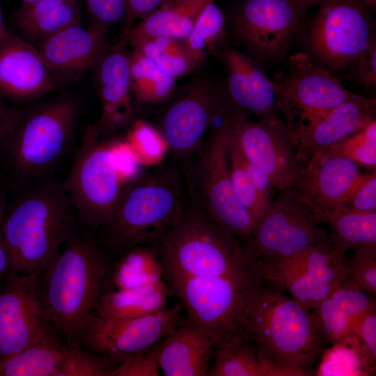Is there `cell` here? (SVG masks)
<instances>
[{
  "label": "cell",
  "mask_w": 376,
  "mask_h": 376,
  "mask_svg": "<svg viewBox=\"0 0 376 376\" xmlns=\"http://www.w3.org/2000/svg\"><path fill=\"white\" fill-rule=\"evenodd\" d=\"M243 327L249 339L294 376L312 375L327 346L311 311L262 277L244 294Z\"/></svg>",
  "instance_id": "cell-1"
},
{
  "label": "cell",
  "mask_w": 376,
  "mask_h": 376,
  "mask_svg": "<svg viewBox=\"0 0 376 376\" xmlns=\"http://www.w3.org/2000/svg\"><path fill=\"white\" fill-rule=\"evenodd\" d=\"M107 266L92 241L71 234L58 256L38 277L39 301L57 334L69 343L81 340L95 318Z\"/></svg>",
  "instance_id": "cell-2"
},
{
  "label": "cell",
  "mask_w": 376,
  "mask_h": 376,
  "mask_svg": "<svg viewBox=\"0 0 376 376\" xmlns=\"http://www.w3.org/2000/svg\"><path fill=\"white\" fill-rule=\"evenodd\" d=\"M72 208L63 185L53 180L37 182L7 205L3 237L10 270L42 272L72 234Z\"/></svg>",
  "instance_id": "cell-3"
},
{
  "label": "cell",
  "mask_w": 376,
  "mask_h": 376,
  "mask_svg": "<svg viewBox=\"0 0 376 376\" xmlns=\"http://www.w3.org/2000/svg\"><path fill=\"white\" fill-rule=\"evenodd\" d=\"M194 202L159 240L165 277L229 276L258 267L250 247Z\"/></svg>",
  "instance_id": "cell-4"
},
{
  "label": "cell",
  "mask_w": 376,
  "mask_h": 376,
  "mask_svg": "<svg viewBox=\"0 0 376 376\" xmlns=\"http://www.w3.org/2000/svg\"><path fill=\"white\" fill-rule=\"evenodd\" d=\"M261 276L259 268L229 276H166L187 319L209 338L214 349L249 339L243 327V300L247 289Z\"/></svg>",
  "instance_id": "cell-5"
},
{
  "label": "cell",
  "mask_w": 376,
  "mask_h": 376,
  "mask_svg": "<svg viewBox=\"0 0 376 376\" xmlns=\"http://www.w3.org/2000/svg\"><path fill=\"white\" fill-rule=\"evenodd\" d=\"M185 205L179 181L171 171L146 177L126 187L104 227L116 247L128 249L157 241L178 221Z\"/></svg>",
  "instance_id": "cell-6"
},
{
  "label": "cell",
  "mask_w": 376,
  "mask_h": 376,
  "mask_svg": "<svg viewBox=\"0 0 376 376\" xmlns=\"http://www.w3.org/2000/svg\"><path fill=\"white\" fill-rule=\"evenodd\" d=\"M117 143L104 141L95 124L88 125L63 187L79 219L104 228L125 189Z\"/></svg>",
  "instance_id": "cell-7"
},
{
  "label": "cell",
  "mask_w": 376,
  "mask_h": 376,
  "mask_svg": "<svg viewBox=\"0 0 376 376\" xmlns=\"http://www.w3.org/2000/svg\"><path fill=\"white\" fill-rule=\"evenodd\" d=\"M79 106L75 96L63 95L24 109L6 138L9 161L17 173L39 177L53 169L73 142Z\"/></svg>",
  "instance_id": "cell-8"
},
{
  "label": "cell",
  "mask_w": 376,
  "mask_h": 376,
  "mask_svg": "<svg viewBox=\"0 0 376 376\" xmlns=\"http://www.w3.org/2000/svg\"><path fill=\"white\" fill-rule=\"evenodd\" d=\"M306 33L309 56L325 69L347 68L375 40L373 21L362 0H323Z\"/></svg>",
  "instance_id": "cell-9"
},
{
  "label": "cell",
  "mask_w": 376,
  "mask_h": 376,
  "mask_svg": "<svg viewBox=\"0 0 376 376\" xmlns=\"http://www.w3.org/2000/svg\"><path fill=\"white\" fill-rule=\"evenodd\" d=\"M286 61L285 70L271 81L279 111L289 127L295 117L299 121L295 127L307 124L355 95L307 52L293 54Z\"/></svg>",
  "instance_id": "cell-10"
},
{
  "label": "cell",
  "mask_w": 376,
  "mask_h": 376,
  "mask_svg": "<svg viewBox=\"0 0 376 376\" xmlns=\"http://www.w3.org/2000/svg\"><path fill=\"white\" fill-rule=\"evenodd\" d=\"M292 189L280 191L256 223L247 241L254 257L270 263L331 240Z\"/></svg>",
  "instance_id": "cell-11"
},
{
  "label": "cell",
  "mask_w": 376,
  "mask_h": 376,
  "mask_svg": "<svg viewBox=\"0 0 376 376\" xmlns=\"http://www.w3.org/2000/svg\"><path fill=\"white\" fill-rule=\"evenodd\" d=\"M199 149L191 177L196 203L214 221L247 242L255 221L233 185L224 123Z\"/></svg>",
  "instance_id": "cell-12"
},
{
  "label": "cell",
  "mask_w": 376,
  "mask_h": 376,
  "mask_svg": "<svg viewBox=\"0 0 376 376\" xmlns=\"http://www.w3.org/2000/svg\"><path fill=\"white\" fill-rule=\"evenodd\" d=\"M38 275L10 270L0 286V365L30 347L61 341L39 301Z\"/></svg>",
  "instance_id": "cell-13"
},
{
  "label": "cell",
  "mask_w": 376,
  "mask_h": 376,
  "mask_svg": "<svg viewBox=\"0 0 376 376\" xmlns=\"http://www.w3.org/2000/svg\"><path fill=\"white\" fill-rule=\"evenodd\" d=\"M224 122L243 155L267 175L272 187L279 191L292 189L300 164L283 117L254 121L229 110Z\"/></svg>",
  "instance_id": "cell-14"
},
{
  "label": "cell",
  "mask_w": 376,
  "mask_h": 376,
  "mask_svg": "<svg viewBox=\"0 0 376 376\" xmlns=\"http://www.w3.org/2000/svg\"><path fill=\"white\" fill-rule=\"evenodd\" d=\"M303 14L291 0H240L230 26L257 62L286 61Z\"/></svg>",
  "instance_id": "cell-15"
},
{
  "label": "cell",
  "mask_w": 376,
  "mask_h": 376,
  "mask_svg": "<svg viewBox=\"0 0 376 376\" xmlns=\"http://www.w3.org/2000/svg\"><path fill=\"white\" fill-rule=\"evenodd\" d=\"M184 320L180 303L140 317L112 320L95 317L80 345L118 364L158 343Z\"/></svg>",
  "instance_id": "cell-16"
},
{
  "label": "cell",
  "mask_w": 376,
  "mask_h": 376,
  "mask_svg": "<svg viewBox=\"0 0 376 376\" xmlns=\"http://www.w3.org/2000/svg\"><path fill=\"white\" fill-rule=\"evenodd\" d=\"M308 158L299 166L292 189L318 220L347 201L363 173L354 161L326 149Z\"/></svg>",
  "instance_id": "cell-17"
},
{
  "label": "cell",
  "mask_w": 376,
  "mask_h": 376,
  "mask_svg": "<svg viewBox=\"0 0 376 376\" xmlns=\"http://www.w3.org/2000/svg\"><path fill=\"white\" fill-rule=\"evenodd\" d=\"M228 109L224 86L198 81L166 111L163 137L173 151L187 154L198 146L214 117Z\"/></svg>",
  "instance_id": "cell-18"
},
{
  "label": "cell",
  "mask_w": 376,
  "mask_h": 376,
  "mask_svg": "<svg viewBox=\"0 0 376 376\" xmlns=\"http://www.w3.org/2000/svg\"><path fill=\"white\" fill-rule=\"evenodd\" d=\"M111 359L62 341L30 347L0 365V376H113Z\"/></svg>",
  "instance_id": "cell-19"
},
{
  "label": "cell",
  "mask_w": 376,
  "mask_h": 376,
  "mask_svg": "<svg viewBox=\"0 0 376 376\" xmlns=\"http://www.w3.org/2000/svg\"><path fill=\"white\" fill-rule=\"evenodd\" d=\"M109 30L73 24L39 45V52L57 85L74 81L95 68L109 50Z\"/></svg>",
  "instance_id": "cell-20"
},
{
  "label": "cell",
  "mask_w": 376,
  "mask_h": 376,
  "mask_svg": "<svg viewBox=\"0 0 376 376\" xmlns=\"http://www.w3.org/2000/svg\"><path fill=\"white\" fill-rule=\"evenodd\" d=\"M38 47L8 31L0 41V96L29 101L58 88Z\"/></svg>",
  "instance_id": "cell-21"
},
{
  "label": "cell",
  "mask_w": 376,
  "mask_h": 376,
  "mask_svg": "<svg viewBox=\"0 0 376 376\" xmlns=\"http://www.w3.org/2000/svg\"><path fill=\"white\" fill-rule=\"evenodd\" d=\"M222 58L227 70L224 88L230 111L258 119L282 117L271 79L258 62L231 47L224 49Z\"/></svg>",
  "instance_id": "cell-22"
},
{
  "label": "cell",
  "mask_w": 376,
  "mask_h": 376,
  "mask_svg": "<svg viewBox=\"0 0 376 376\" xmlns=\"http://www.w3.org/2000/svg\"><path fill=\"white\" fill-rule=\"evenodd\" d=\"M375 99L355 94L322 117L291 129L298 156L309 157L357 131L375 118Z\"/></svg>",
  "instance_id": "cell-23"
},
{
  "label": "cell",
  "mask_w": 376,
  "mask_h": 376,
  "mask_svg": "<svg viewBox=\"0 0 376 376\" xmlns=\"http://www.w3.org/2000/svg\"><path fill=\"white\" fill-rule=\"evenodd\" d=\"M95 69L102 106L101 116L95 125L102 136L124 126L133 116L130 54L120 47L109 49Z\"/></svg>",
  "instance_id": "cell-24"
},
{
  "label": "cell",
  "mask_w": 376,
  "mask_h": 376,
  "mask_svg": "<svg viewBox=\"0 0 376 376\" xmlns=\"http://www.w3.org/2000/svg\"><path fill=\"white\" fill-rule=\"evenodd\" d=\"M347 249L332 239L311 246L291 257L270 263L259 262L265 279L301 274L336 288L347 275Z\"/></svg>",
  "instance_id": "cell-25"
},
{
  "label": "cell",
  "mask_w": 376,
  "mask_h": 376,
  "mask_svg": "<svg viewBox=\"0 0 376 376\" xmlns=\"http://www.w3.org/2000/svg\"><path fill=\"white\" fill-rule=\"evenodd\" d=\"M213 345L187 318L158 343L159 368L166 376H204L210 366Z\"/></svg>",
  "instance_id": "cell-26"
},
{
  "label": "cell",
  "mask_w": 376,
  "mask_h": 376,
  "mask_svg": "<svg viewBox=\"0 0 376 376\" xmlns=\"http://www.w3.org/2000/svg\"><path fill=\"white\" fill-rule=\"evenodd\" d=\"M210 0H170L141 18L126 34L130 44L165 36L186 40Z\"/></svg>",
  "instance_id": "cell-27"
},
{
  "label": "cell",
  "mask_w": 376,
  "mask_h": 376,
  "mask_svg": "<svg viewBox=\"0 0 376 376\" xmlns=\"http://www.w3.org/2000/svg\"><path fill=\"white\" fill-rule=\"evenodd\" d=\"M80 3L75 0H38L22 4L15 14L21 33L39 45L65 28L80 23Z\"/></svg>",
  "instance_id": "cell-28"
},
{
  "label": "cell",
  "mask_w": 376,
  "mask_h": 376,
  "mask_svg": "<svg viewBox=\"0 0 376 376\" xmlns=\"http://www.w3.org/2000/svg\"><path fill=\"white\" fill-rule=\"evenodd\" d=\"M170 295L164 281L101 294L95 315L104 320L140 317L166 308Z\"/></svg>",
  "instance_id": "cell-29"
},
{
  "label": "cell",
  "mask_w": 376,
  "mask_h": 376,
  "mask_svg": "<svg viewBox=\"0 0 376 376\" xmlns=\"http://www.w3.org/2000/svg\"><path fill=\"white\" fill-rule=\"evenodd\" d=\"M210 376H294L266 355L250 339L216 349Z\"/></svg>",
  "instance_id": "cell-30"
},
{
  "label": "cell",
  "mask_w": 376,
  "mask_h": 376,
  "mask_svg": "<svg viewBox=\"0 0 376 376\" xmlns=\"http://www.w3.org/2000/svg\"><path fill=\"white\" fill-rule=\"evenodd\" d=\"M331 228L334 241L347 249L376 245V212H359L340 205L318 219Z\"/></svg>",
  "instance_id": "cell-31"
},
{
  "label": "cell",
  "mask_w": 376,
  "mask_h": 376,
  "mask_svg": "<svg viewBox=\"0 0 376 376\" xmlns=\"http://www.w3.org/2000/svg\"><path fill=\"white\" fill-rule=\"evenodd\" d=\"M111 274L113 290L140 287L162 281L164 269L159 253L143 245L126 250Z\"/></svg>",
  "instance_id": "cell-32"
},
{
  "label": "cell",
  "mask_w": 376,
  "mask_h": 376,
  "mask_svg": "<svg viewBox=\"0 0 376 376\" xmlns=\"http://www.w3.org/2000/svg\"><path fill=\"white\" fill-rule=\"evenodd\" d=\"M130 70L132 92L139 101L159 102L175 88V79L136 49L130 54Z\"/></svg>",
  "instance_id": "cell-33"
},
{
  "label": "cell",
  "mask_w": 376,
  "mask_h": 376,
  "mask_svg": "<svg viewBox=\"0 0 376 376\" xmlns=\"http://www.w3.org/2000/svg\"><path fill=\"white\" fill-rule=\"evenodd\" d=\"M132 47L174 79L189 74L199 64L185 40L160 36L143 40Z\"/></svg>",
  "instance_id": "cell-34"
},
{
  "label": "cell",
  "mask_w": 376,
  "mask_h": 376,
  "mask_svg": "<svg viewBox=\"0 0 376 376\" xmlns=\"http://www.w3.org/2000/svg\"><path fill=\"white\" fill-rule=\"evenodd\" d=\"M225 16L214 0H210L200 13L185 43L200 63L225 33Z\"/></svg>",
  "instance_id": "cell-35"
},
{
  "label": "cell",
  "mask_w": 376,
  "mask_h": 376,
  "mask_svg": "<svg viewBox=\"0 0 376 376\" xmlns=\"http://www.w3.org/2000/svg\"><path fill=\"white\" fill-rule=\"evenodd\" d=\"M226 150L230 178L235 191L240 202L248 210L255 224L266 208L249 174L243 166L239 148L225 122Z\"/></svg>",
  "instance_id": "cell-36"
},
{
  "label": "cell",
  "mask_w": 376,
  "mask_h": 376,
  "mask_svg": "<svg viewBox=\"0 0 376 376\" xmlns=\"http://www.w3.org/2000/svg\"><path fill=\"white\" fill-rule=\"evenodd\" d=\"M325 149L332 153L345 157L359 165L375 169V118L338 143Z\"/></svg>",
  "instance_id": "cell-37"
},
{
  "label": "cell",
  "mask_w": 376,
  "mask_h": 376,
  "mask_svg": "<svg viewBox=\"0 0 376 376\" xmlns=\"http://www.w3.org/2000/svg\"><path fill=\"white\" fill-rule=\"evenodd\" d=\"M324 343L334 345L349 336L352 318L330 295L311 311Z\"/></svg>",
  "instance_id": "cell-38"
},
{
  "label": "cell",
  "mask_w": 376,
  "mask_h": 376,
  "mask_svg": "<svg viewBox=\"0 0 376 376\" xmlns=\"http://www.w3.org/2000/svg\"><path fill=\"white\" fill-rule=\"evenodd\" d=\"M346 281L352 285L375 295L376 293V245L354 249L346 259Z\"/></svg>",
  "instance_id": "cell-39"
},
{
  "label": "cell",
  "mask_w": 376,
  "mask_h": 376,
  "mask_svg": "<svg viewBox=\"0 0 376 376\" xmlns=\"http://www.w3.org/2000/svg\"><path fill=\"white\" fill-rule=\"evenodd\" d=\"M158 343L117 364L113 376H158Z\"/></svg>",
  "instance_id": "cell-40"
},
{
  "label": "cell",
  "mask_w": 376,
  "mask_h": 376,
  "mask_svg": "<svg viewBox=\"0 0 376 376\" xmlns=\"http://www.w3.org/2000/svg\"><path fill=\"white\" fill-rule=\"evenodd\" d=\"M91 24L109 29L126 18V0H86Z\"/></svg>",
  "instance_id": "cell-41"
},
{
  "label": "cell",
  "mask_w": 376,
  "mask_h": 376,
  "mask_svg": "<svg viewBox=\"0 0 376 376\" xmlns=\"http://www.w3.org/2000/svg\"><path fill=\"white\" fill-rule=\"evenodd\" d=\"M348 77L367 90L376 88V41L347 67Z\"/></svg>",
  "instance_id": "cell-42"
},
{
  "label": "cell",
  "mask_w": 376,
  "mask_h": 376,
  "mask_svg": "<svg viewBox=\"0 0 376 376\" xmlns=\"http://www.w3.org/2000/svg\"><path fill=\"white\" fill-rule=\"evenodd\" d=\"M359 212H376V172L363 173L347 201L343 205Z\"/></svg>",
  "instance_id": "cell-43"
},
{
  "label": "cell",
  "mask_w": 376,
  "mask_h": 376,
  "mask_svg": "<svg viewBox=\"0 0 376 376\" xmlns=\"http://www.w3.org/2000/svg\"><path fill=\"white\" fill-rule=\"evenodd\" d=\"M349 335L359 338L371 357L376 359L375 304L352 319Z\"/></svg>",
  "instance_id": "cell-44"
},
{
  "label": "cell",
  "mask_w": 376,
  "mask_h": 376,
  "mask_svg": "<svg viewBox=\"0 0 376 376\" xmlns=\"http://www.w3.org/2000/svg\"><path fill=\"white\" fill-rule=\"evenodd\" d=\"M130 142L147 159L159 157L163 150L157 133L144 123L135 125L130 134Z\"/></svg>",
  "instance_id": "cell-45"
},
{
  "label": "cell",
  "mask_w": 376,
  "mask_h": 376,
  "mask_svg": "<svg viewBox=\"0 0 376 376\" xmlns=\"http://www.w3.org/2000/svg\"><path fill=\"white\" fill-rule=\"evenodd\" d=\"M169 0H126L127 15L125 32L127 34L132 27L133 22L141 19L155 10Z\"/></svg>",
  "instance_id": "cell-46"
},
{
  "label": "cell",
  "mask_w": 376,
  "mask_h": 376,
  "mask_svg": "<svg viewBox=\"0 0 376 376\" xmlns=\"http://www.w3.org/2000/svg\"><path fill=\"white\" fill-rule=\"evenodd\" d=\"M24 109L8 105L0 96V141L5 139L21 118Z\"/></svg>",
  "instance_id": "cell-47"
},
{
  "label": "cell",
  "mask_w": 376,
  "mask_h": 376,
  "mask_svg": "<svg viewBox=\"0 0 376 376\" xmlns=\"http://www.w3.org/2000/svg\"><path fill=\"white\" fill-rule=\"evenodd\" d=\"M7 204L6 194L0 185V279H5L10 272V264L3 237V224Z\"/></svg>",
  "instance_id": "cell-48"
},
{
  "label": "cell",
  "mask_w": 376,
  "mask_h": 376,
  "mask_svg": "<svg viewBox=\"0 0 376 376\" xmlns=\"http://www.w3.org/2000/svg\"><path fill=\"white\" fill-rule=\"evenodd\" d=\"M304 13L312 6L319 5L323 0H291Z\"/></svg>",
  "instance_id": "cell-49"
},
{
  "label": "cell",
  "mask_w": 376,
  "mask_h": 376,
  "mask_svg": "<svg viewBox=\"0 0 376 376\" xmlns=\"http://www.w3.org/2000/svg\"><path fill=\"white\" fill-rule=\"evenodd\" d=\"M8 33L3 23V13L1 9V5L0 1V41Z\"/></svg>",
  "instance_id": "cell-50"
},
{
  "label": "cell",
  "mask_w": 376,
  "mask_h": 376,
  "mask_svg": "<svg viewBox=\"0 0 376 376\" xmlns=\"http://www.w3.org/2000/svg\"><path fill=\"white\" fill-rule=\"evenodd\" d=\"M368 8H375L376 6V0H362Z\"/></svg>",
  "instance_id": "cell-51"
},
{
  "label": "cell",
  "mask_w": 376,
  "mask_h": 376,
  "mask_svg": "<svg viewBox=\"0 0 376 376\" xmlns=\"http://www.w3.org/2000/svg\"><path fill=\"white\" fill-rule=\"evenodd\" d=\"M22 1V4H26V3H30L34 1H36L38 0H20Z\"/></svg>",
  "instance_id": "cell-52"
},
{
  "label": "cell",
  "mask_w": 376,
  "mask_h": 376,
  "mask_svg": "<svg viewBox=\"0 0 376 376\" xmlns=\"http://www.w3.org/2000/svg\"><path fill=\"white\" fill-rule=\"evenodd\" d=\"M75 1H79L80 0H75Z\"/></svg>",
  "instance_id": "cell-53"
}]
</instances>
